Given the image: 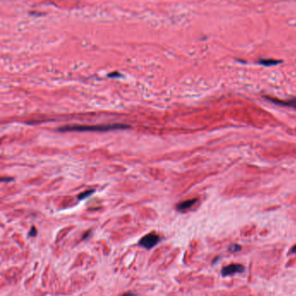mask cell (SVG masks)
<instances>
[{"label": "cell", "instance_id": "6da1fadb", "mask_svg": "<svg viewBox=\"0 0 296 296\" xmlns=\"http://www.w3.org/2000/svg\"><path fill=\"white\" fill-rule=\"evenodd\" d=\"M129 126L124 124H108V125H71L60 128L61 131H106L109 129H126Z\"/></svg>", "mask_w": 296, "mask_h": 296}, {"label": "cell", "instance_id": "7a4b0ae2", "mask_svg": "<svg viewBox=\"0 0 296 296\" xmlns=\"http://www.w3.org/2000/svg\"><path fill=\"white\" fill-rule=\"evenodd\" d=\"M159 242H160V237L155 233H150L141 239L139 245L147 249H150L157 245Z\"/></svg>", "mask_w": 296, "mask_h": 296}, {"label": "cell", "instance_id": "3957f363", "mask_svg": "<svg viewBox=\"0 0 296 296\" xmlns=\"http://www.w3.org/2000/svg\"><path fill=\"white\" fill-rule=\"evenodd\" d=\"M243 271L244 267L241 264H230L221 269V275L223 276H228L238 273H242Z\"/></svg>", "mask_w": 296, "mask_h": 296}, {"label": "cell", "instance_id": "277c9868", "mask_svg": "<svg viewBox=\"0 0 296 296\" xmlns=\"http://www.w3.org/2000/svg\"><path fill=\"white\" fill-rule=\"evenodd\" d=\"M267 99H268L269 101L275 102L276 104H280V105H283V106H289V107L296 108V98L291 99L289 101H281V100H278L276 98H271V97H267Z\"/></svg>", "mask_w": 296, "mask_h": 296}, {"label": "cell", "instance_id": "5b68a950", "mask_svg": "<svg viewBox=\"0 0 296 296\" xmlns=\"http://www.w3.org/2000/svg\"><path fill=\"white\" fill-rule=\"evenodd\" d=\"M197 202V199H189V200H186V201H184V202H181V203H179V204H177V206H176V209H177L178 210H180V211H184V210H187L188 209H189V208H191L193 205L195 203Z\"/></svg>", "mask_w": 296, "mask_h": 296}, {"label": "cell", "instance_id": "8992f818", "mask_svg": "<svg viewBox=\"0 0 296 296\" xmlns=\"http://www.w3.org/2000/svg\"><path fill=\"white\" fill-rule=\"evenodd\" d=\"M94 193V190H88V191H85L83 193H82L78 195V199L79 200H83L87 198L88 196H90L91 194Z\"/></svg>", "mask_w": 296, "mask_h": 296}, {"label": "cell", "instance_id": "52a82bcc", "mask_svg": "<svg viewBox=\"0 0 296 296\" xmlns=\"http://www.w3.org/2000/svg\"><path fill=\"white\" fill-rule=\"evenodd\" d=\"M260 63H261V65H275V64H278V63H279V61H275V60H273V59H270V60L265 59V60H261V61H260Z\"/></svg>", "mask_w": 296, "mask_h": 296}, {"label": "cell", "instance_id": "ba28073f", "mask_svg": "<svg viewBox=\"0 0 296 296\" xmlns=\"http://www.w3.org/2000/svg\"><path fill=\"white\" fill-rule=\"evenodd\" d=\"M229 250L232 251V252H236V251H239V250H241V246H239V245H233V246L230 247Z\"/></svg>", "mask_w": 296, "mask_h": 296}, {"label": "cell", "instance_id": "9c48e42d", "mask_svg": "<svg viewBox=\"0 0 296 296\" xmlns=\"http://www.w3.org/2000/svg\"><path fill=\"white\" fill-rule=\"evenodd\" d=\"M37 230H36V228H35V227H32L31 228V231H30V233H29V236H35L36 235H37Z\"/></svg>", "mask_w": 296, "mask_h": 296}, {"label": "cell", "instance_id": "30bf717a", "mask_svg": "<svg viewBox=\"0 0 296 296\" xmlns=\"http://www.w3.org/2000/svg\"><path fill=\"white\" fill-rule=\"evenodd\" d=\"M123 296H136V295H135V294H133V293H126V294H124Z\"/></svg>", "mask_w": 296, "mask_h": 296}, {"label": "cell", "instance_id": "8fae6325", "mask_svg": "<svg viewBox=\"0 0 296 296\" xmlns=\"http://www.w3.org/2000/svg\"><path fill=\"white\" fill-rule=\"evenodd\" d=\"M291 252H292V253H296V245H295V246H294V247H293L292 250H291Z\"/></svg>", "mask_w": 296, "mask_h": 296}]
</instances>
